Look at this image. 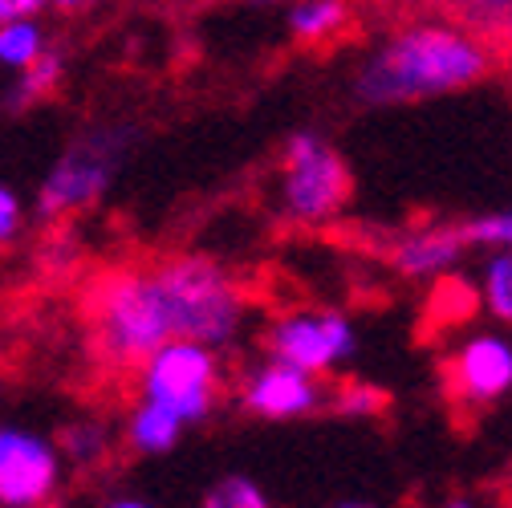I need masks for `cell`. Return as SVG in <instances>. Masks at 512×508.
<instances>
[{
	"mask_svg": "<svg viewBox=\"0 0 512 508\" xmlns=\"http://www.w3.org/2000/svg\"><path fill=\"white\" fill-rule=\"evenodd\" d=\"M135 387L143 399L175 411L187 427L208 423L228 391L224 350L196 338H171L135 366Z\"/></svg>",
	"mask_w": 512,
	"mask_h": 508,
	"instance_id": "cell-6",
	"label": "cell"
},
{
	"mask_svg": "<svg viewBox=\"0 0 512 508\" xmlns=\"http://www.w3.org/2000/svg\"><path fill=\"white\" fill-rule=\"evenodd\" d=\"M496 41H504V45H508V49H512V17H508V25H504V29H500V37H496Z\"/></svg>",
	"mask_w": 512,
	"mask_h": 508,
	"instance_id": "cell-28",
	"label": "cell"
},
{
	"mask_svg": "<svg viewBox=\"0 0 512 508\" xmlns=\"http://www.w3.org/2000/svg\"><path fill=\"white\" fill-rule=\"evenodd\" d=\"M261 350L269 358H281L297 370L326 378L358 358L362 334L354 317L334 305H301L269 317V326L261 330Z\"/></svg>",
	"mask_w": 512,
	"mask_h": 508,
	"instance_id": "cell-7",
	"label": "cell"
},
{
	"mask_svg": "<svg viewBox=\"0 0 512 508\" xmlns=\"http://www.w3.org/2000/svg\"><path fill=\"white\" fill-rule=\"evenodd\" d=\"M61 82H66V57H61V49L49 45V53L37 61V66H29L25 74H17L5 86V110L9 114H25L37 102H45Z\"/></svg>",
	"mask_w": 512,
	"mask_h": 508,
	"instance_id": "cell-15",
	"label": "cell"
},
{
	"mask_svg": "<svg viewBox=\"0 0 512 508\" xmlns=\"http://www.w3.org/2000/svg\"><path fill=\"white\" fill-rule=\"evenodd\" d=\"M464 232H468L472 248H484V252L508 248V252H512V208L472 216V220H464Z\"/></svg>",
	"mask_w": 512,
	"mask_h": 508,
	"instance_id": "cell-21",
	"label": "cell"
},
{
	"mask_svg": "<svg viewBox=\"0 0 512 508\" xmlns=\"http://www.w3.org/2000/svg\"><path fill=\"white\" fill-rule=\"evenodd\" d=\"M200 508H277V500H273L261 484H256L252 476L228 472V476H220V480L204 492Z\"/></svg>",
	"mask_w": 512,
	"mask_h": 508,
	"instance_id": "cell-18",
	"label": "cell"
},
{
	"mask_svg": "<svg viewBox=\"0 0 512 508\" xmlns=\"http://www.w3.org/2000/svg\"><path fill=\"white\" fill-rule=\"evenodd\" d=\"M468 248H472V240H468L464 224L427 220V224H415L391 240L387 261L403 281L431 285V281L456 277L468 261Z\"/></svg>",
	"mask_w": 512,
	"mask_h": 508,
	"instance_id": "cell-11",
	"label": "cell"
},
{
	"mask_svg": "<svg viewBox=\"0 0 512 508\" xmlns=\"http://www.w3.org/2000/svg\"><path fill=\"white\" fill-rule=\"evenodd\" d=\"M94 5V0H49V9H57V13H86Z\"/></svg>",
	"mask_w": 512,
	"mask_h": 508,
	"instance_id": "cell-26",
	"label": "cell"
},
{
	"mask_svg": "<svg viewBox=\"0 0 512 508\" xmlns=\"http://www.w3.org/2000/svg\"><path fill=\"white\" fill-rule=\"evenodd\" d=\"M66 464L53 435L0 419V508H45L66 484Z\"/></svg>",
	"mask_w": 512,
	"mask_h": 508,
	"instance_id": "cell-9",
	"label": "cell"
},
{
	"mask_svg": "<svg viewBox=\"0 0 512 508\" xmlns=\"http://www.w3.org/2000/svg\"><path fill=\"white\" fill-rule=\"evenodd\" d=\"M431 508H480V500L476 496H468V492H456V496H443L439 504H431Z\"/></svg>",
	"mask_w": 512,
	"mask_h": 508,
	"instance_id": "cell-24",
	"label": "cell"
},
{
	"mask_svg": "<svg viewBox=\"0 0 512 508\" xmlns=\"http://www.w3.org/2000/svg\"><path fill=\"white\" fill-rule=\"evenodd\" d=\"M131 151H135L131 122H94L90 131L66 143V151L45 167V179L37 187V216L66 220L98 208L110 196Z\"/></svg>",
	"mask_w": 512,
	"mask_h": 508,
	"instance_id": "cell-4",
	"label": "cell"
},
{
	"mask_svg": "<svg viewBox=\"0 0 512 508\" xmlns=\"http://www.w3.org/2000/svg\"><path fill=\"white\" fill-rule=\"evenodd\" d=\"M61 452H66L70 468H82V472H94L102 468L110 456H114V443H122L118 427L98 419V415H78L66 423V431H61Z\"/></svg>",
	"mask_w": 512,
	"mask_h": 508,
	"instance_id": "cell-14",
	"label": "cell"
},
{
	"mask_svg": "<svg viewBox=\"0 0 512 508\" xmlns=\"http://www.w3.org/2000/svg\"><path fill=\"white\" fill-rule=\"evenodd\" d=\"M387 391L382 387H374V383H366V378H350V383H342L334 395H330V407L338 411V415H346V419H374V415H382L387 411Z\"/></svg>",
	"mask_w": 512,
	"mask_h": 508,
	"instance_id": "cell-19",
	"label": "cell"
},
{
	"mask_svg": "<svg viewBox=\"0 0 512 508\" xmlns=\"http://www.w3.org/2000/svg\"><path fill=\"white\" fill-rule=\"evenodd\" d=\"M236 403L252 419L289 423V419H305V415H317L322 407H330V391H326V383L317 374L261 354L252 366L240 370Z\"/></svg>",
	"mask_w": 512,
	"mask_h": 508,
	"instance_id": "cell-10",
	"label": "cell"
},
{
	"mask_svg": "<svg viewBox=\"0 0 512 508\" xmlns=\"http://www.w3.org/2000/svg\"><path fill=\"white\" fill-rule=\"evenodd\" d=\"M330 508H382V504H374V500H358V496H350V500H334Z\"/></svg>",
	"mask_w": 512,
	"mask_h": 508,
	"instance_id": "cell-27",
	"label": "cell"
},
{
	"mask_svg": "<svg viewBox=\"0 0 512 508\" xmlns=\"http://www.w3.org/2000/svg\"><path fill=\"white\" fill-rule=\"evenodd\" d=\"M350 192H354L350 163L322 131L301 126V131L285 139L273 179V208L285 224L322 228L346 212Z\"/></svg>",
	"mask_w": 512,
	"mask_h": 508,
	"instance_id": "cell-5",
	"label": "cell"
},
{
	"mask_svg": "<svg viewBox=\"0 0 512 508\" xmlns=\"http://www.w3.org/2000/svg\"><path fill=\"white\" fill-rule=\"evenodd\" d=\"M496 66L484 33L464 21L419 17L378 37L350 74V98L366 110H399L480 86Z\"/></svg>",
	"mask_w": 512,
	"mask_h": 508,
	"instance_id": "cell-1",
	"label": "cell"
},
{
	"mask_svg": "<svg viewBox=\"0 0 512 508\" xmlns=\"http://www.w3.org/2000/svg\"><path fill=\"white\" fill-rule=\"evenodd\" d=\"M187 423L167 411L163 403H151V399H135L131 407H126L122 423H118V435H122V448L135 452V456H167L179 448Z\"/></svg>",
	"mask_w": 512,
	"mask_h": 508,
	"instance_id": "cell-12",
	"label": "cell"
},
{
	"mask_svg": "<svg viewBox=\"0 0 512 508\" xmlns=\"http://www.w3.org/2000/svg\"><path fill=\"white\" fill-rule=\"evenodd\" d=\"M25 224H29V208H25V200L17 196V187H9L5 179H0V248L17 244L21 232H25Z\"/></svg>",
	"mask_w": 512,
	"mask_h": 508,
	"instance_id": "cell-22",
	"label": "cell"
},
{
	"mask_svg": "<svg viewBox=\"0 0 512 508\" xmlns=\"http://www.w3.org/2000/svg\"><path fill=\"white\" fill-rule=\"evenodd\" d=\"M49 53V33L41 17H17V21H0V70L25 74L29 66Z\"/></svg>",
	"mask_w": 512,
	"mask_h": 508,
	"instance_id": "cell-17",
	"label": "cell"
},
{
	"mask_svg": "<svg viewBox=\"0 0 512 508\" xmlns=\"http://www.w3.org/2000/svg\"><path fill=\"white\" fill-rule=\"evenodd\" d=\"M443 9H452L456 21L472 25L476 33H484L488 41L500 37V29L508 25L512 17V0H439Z\"/></svg>",
	"mask_w": 512,
	"mask_h": 508,
	"instance_id": "cell-20",
	"label": "cell"
},
{
	"mask_svg": "<svg viewBox=\"0 0 512 508\" xmlns=\"http://www.w3.org/2000/svg\"><path fill=\"white\" fill-rule=\"evenodd\" d=\"M155 277L167 297L175 338H196L216 350H232L240 342L248 326V297L220 261L179 252L155 265Z\"/></svg>",
	"mask_w": 512,
	"mask_h": 508,
	"instance_id": "cell-3",
	"label": "cell"
},
{
	"mask_svg": "<svg viewBox=\"0 0 512 508\" xmlns=\"http://www.w3.org/2000/svg\"><path fill=\"white\" fill-rule=\"evenodd\" d=\"M49 9V0H0V21H17V17H41Z\"/></svg>",
	"mask_w": 512,
	"mask_h": 508,
	"instance_id": "cell-23",
	"label": "cell"
},
{
	"mask_svg": "<svg viewBox=\"0 0 512 508\" xmlns=\"http://www.w3.org/2000/svg\"><path fill=\"white\" fill-rule=\"evenodd\" d=\"M244 5H261V9H269V5H289V0H244Z\"/></svg>",
	"mask_w": 512,
	"mask_h": 508,
	"instance_id": "cell-29",
	"label": "cell"
},
{
	"mask_svg": "<svg viewBox=\"0 0 512 508\" xmlns=\"http://www.w3.org/2000/svg\"><path fill=\"white\" fill-rule=\"evenodd\" d=\"M447 399L464 411H488L512 395V330L488 322L464 330L443 358Z\"/></svg>",
	"mask_w": 512,
	"mask_h": 508,
	"instance_id": "cell-8",
	"label": "cell"
},
{
	"mask_svg": "<svg viewBox=\"0 0 512 508\" xmlns=\"http://www.w3.org/2000/svg\"><path fill=\"white\" fill-rule=\"evenodd\" d=\"M476 297H480V309L488 313V322L512 330V252L508 248H496L480 261Z\"/></svg>",
	"mask_w": 512,
	"mask_h": 508,
	"instance_id": "cell-16",
	"label": "cell"
},
{
	"mask_svg": "<svg viewBox=\"0 0 512 508\" xmlns=\"http://www.w3.org/2000/svg\"><path fill=\"white\" fill-rule=\"evenodd\" d=\"M86 334L90 350L110 370H135L147 354L175 338L167 297L151 269H110L90 281L86 301Z\"/></svg>",
	"mask_w": 512,
	"mask_h": 508,
	"instance_id": "cell-2",
	"label": "cell"
},
{
	"mask_svg": "<svg viewBox=\"0 0 512 508\" xmlns=\"http://www.w3.org/2000/svg\"><path fill=\"white\" fill-rule=\"evenodd\" d=\"M350 25H354L350 0H289L285 5V29L305 49L334 45L338 37L350 33Z\"/></svg>",
	"mask_w": 512,
	"mask_h": 508,
	"instance_id": "cell-13",
	"label": "cell"
},
{
	"mask_svg": "<svg viewBox=\"0 0 512 508\" xmlns=\"http://www.w3.org/2000/svg\"><path fill=\"white\" fill-rule=\"evenodd\" d=\"M102 508H155V504L143 500V496H110Z\"/></svg>",
	"mask_w": 512,
	"mask_h": 508,
	"instance_id": "cell-25",
	"label": "cell"
}]
</instances>
